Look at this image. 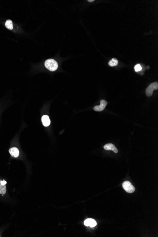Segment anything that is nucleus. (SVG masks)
<instances>
[{"label": "nucleus", "instance_id": "obj_9", "mask_svg": "<svg viewBox=\"0 0 158 237\" xmlns=\"http://www.w3.org/2000/svg\"><path fill=\"white\" fill-rule=\"evenodd\" d=\"M118 60H117L115 58H113L112 60L108 62V65L109 66L113 67L118 65Z\"/></svg>", "mask_w": 158, "mask_h": 237}, {"label": "nucleus", "instance_id": "obj_6", "mask_svg": "<svg viewBox=\"0 0 158 237\" xmlns=\"http://www.w3.org/2000/svg\"><path fill=\"white\" fill-rule=\"evenodd\" d=\"M84 224L86 226H90V227H95L97 225V222L93 220L92 219H87L84 221Z\"/></svg>", "mask_w": 158, "mask_h": 237}, {"label": "nucleus", "instance_id": "obj_12", "mask_svg": "<svg viewBox=\"0 0 158 237\" xmlns=\"http://www.w3.org/2000/svg\"><path fill=\"white\" fill-rule=\"evenodd\" d=\"M142 69V66H141L140 65H139V64L136 65L134 66V70H135L136 72H139V71H141Z\"/></svg>", "mask_w": 158, "mask_h": 237}, {"label": "nucleus", "instance_id": "obj_13", "mask_svg": "<svg viewBox=\"0 0 158 237\" xmlns=\"http://www.w3.org/2000/svg\"><path fill=\"white\" fill-rule=\"evenodd\" d=\"M94 0H91H91H88V2H94Z\"/></svg>", "mask_w": 158, "mask_h": 237}, {"label": "nucleus", "instance_id": "obj_11", "mask_svg": "<svg viewBox=\"0 0 158 237\" xmlns=\"http://www.w3.org/2000/svg\"><path fill=\"white\" fill-rule=\"evenodd\" d=\"M1 180H0V194L4 195L6 192V185H3L1 184Z\"/></svg>", "mask_w": 158, "mask_h": 237}, {"label": "nucleus", "instance_id": "obj_7", "mask_svg": "<svg viewBox=\"0 0 158 237\" xmlns=\"http://www.w3.org/2000/svg\"><path fill=\"white\" fill-rule=\"evenodd\" d=\"M9 152L10 154L13 157L17 158L20 155V152L18 148L16 147H13L10 148L9 150Z\"/></svg>", "mask_w": 158, "mask_h": 237}, {"label": "nucleus", "instance_id": "obj_4", "mask_svg": "<svg viewBox=\"0 0 158 237\" xmlns=\"http://www.w3.org/2000/svg\"><path fill=\"white\" fill-rule=\"evenodd\" d=\"M107 104H108V102L106 100H101L100 105L96 106L95 107H94V110L96 111H98V112L102 111L105 108Z\"/></svg>", "mask_w": 158, "mask_h": 237}, {"label": "nucleus", "instance_id": "obj_1", "mask_svg": "<svg viewBox=\"0 0 158 237\" xmlns=\"http://www.w3.org/2000/svg\"><path fill=\"white\" fill-rule=\"evenodd\" d=\"M45 66L48 70L52 72L55 71L58 67L57 62L53 59H49L46 60L45 62Z\"/></svg>", "mask_w": 158, "mask_h": 237}, {"label": "nucleus", "instance_id": "obj_5", "mask_svg": "<svg viewBox=\"0 0 158 237\" xmlns=\"http://www.w3.org/2000/svg\"><path fill=\"white\" fill-rule=\"evenodd\" d=\"M104 149L107 151H109V150L112 151L115 153H118V150L116 149V148L115 147V146L112 143H108V144L105 145L104 146Z\"/></svg>", "mask_w": 158, "mask_h": 237}, {"label": "nucleus", "instance_id": "obj_10", "mask_svg": "<svg viewBox=\"0 0 158 237\" xmlns=\"http://www.w3.org/2000/svg\"><path fill=\"white\" fill-rule=\"evenodd\" d=\"M5 25L6 28H7L8 29H9L10 30H12L13 28V22L11 20H6Z\"/></svg>", "mask_w": 158, "mask_h": 237}, {"label": "nucleus", "instance_id": "obj_8", "mask_svg": "<svg viewBox=\"0 0 158 237\" xmlns=\"http://www.w3.org/2000/svg\"><path fill=\"white\" fill-rule=\"evenodd\" d=\"M42 122L43 125L45 127L48 126L50 124V120L49 117L47 115H44L42 117Z\"/></svg>", "mask_w": 158, "mask_h": 237}, {"label": "nucleus", "instance_id": "obj_3", "mask_svg": "<svg viewBox=\"0 0 158 237\" xmlns=\"http://www.w3.org/2000/svg\"><path fill=\"white\" fill-rule=\"evenodd\" d=\"M124 189L128 193H133L135 191V187L128 181H125L122 184Z\"/></svg>", "mask_w": 158, "mask_h": 237}, {"label": "nucleus", "instance_id": "obj_2", "mask_svg": "<svg viewBox=\"0 0 158 237\" xmlns=\"http://www.w3.org/2000/svg\"><path fill=\"white\" fill-rule=\"evenodd\" d=\"M158 83L157 82L151 83L146 90V94L147 96L148 97L151 96L153 94V91L154 90H158Z\"/></svg>", "mask_w": 158, "mask_h": 237}]
</instances>
